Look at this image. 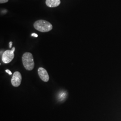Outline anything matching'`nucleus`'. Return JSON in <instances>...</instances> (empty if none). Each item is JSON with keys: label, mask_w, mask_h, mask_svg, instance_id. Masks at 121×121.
<instances>
[{"label": "nucleus", "mask_w": 121, "mask_h": 121, "mask_svg": "<svg viewBox=\"0 0 121 121\" xmlns=\"http://www.w3.org/2000/svg\"><path fill=\"white\" fill-rule=\"evenodd\" d=\"M22 61L24 67L27 70L34 69L35 63L32 54L29 52L24 53L22 56Z\"/></svg>", "instance_id": "1"}, {"label": "nucleus", "mask_w": 121, "mask_h": 121, "mask_svg": "<svg viewBox=\"0 0 121 121\" xmlns=\"http://www.w3.org/2000/svg\"><path fill=\"white\" fill-rule=\"evenodd\" d=\"M33 26L36 30L41 32H48L52 29V24L44 20H39L35 21Z\"/></svg>", "instance_id": "2"}, {"label": "nucleus", "mask_w": 121, "mask_h": 121, "mask_svg": "<svg viewBox=\"0 0 121 121\" xmlns=\"http://www.w3.org/2000/svg\"><path fill=\"white\" fill-rule=\"evenodd\" d=\"M14 57V52L11 50H7L5 51L2 56V61L5 64L9 63L13 60Z\"/></svg>", "instance_id": "3"}, {"label": "nucleus", "mask_w": 121, "mask_h": 121, "mask_svg": "<svg viewBox=\"0 0 121 121\" xmlns=\"http://www.w3.org/2000/svg\"><path fill=\"white\" fill-rule=\"evenodd\" d=\"M22 77L21 73L18 71L15 72L11 79V83L13 86L17 87L21 84Z\"/></svg>", "instance_id": "4"}, {"label": "nucleus", "mask_w": 121, "mask_h": 121, "mask_svg": "<svg viewBox=\"0 0 121 121\" xmlns=\"http://www.w3.org/2000/svg\"><path fill=\"white\" fill-rule=\"evenodd\" d=\"M39 77L43 82H47L49 80V77L47 70L42 67H39L38 69Z\"/></svg>", "instance_id": "5"}, {"label": "nucleus", "mask_w": 121, "mask_h": 121, "mask_svg": "<svg viewBox=\"0 0 121 121\" xmlns=\"http://www.w3.org/2000/svg\"><path fill=\"white\" fill-rule=\"evenodd\" d=\"M46 4L47 6L50 7H56L59 6L60 3V0H46Z\"/></svg>", "instance_id": "6"}, {"label": "nucleus", "mask_w": 121, "mask_h": 121, "mask_svg": "<svg viewBox=\"0 0 121 121\" xmlns=\"http://www.w3.org/2000/svg\"><path fill=\"white\" fill-rule=\"evenodd\" d=\"M9 0H0V3L2 4V3H5L7 2H8Z\"/></svg>", "instance_id": "7"}, {"label": "nucleus", "mask_w": 121, "mask_h": 121, "mask_svg": "<svg viewBox=\"0 0 121 121\" xmlns=\"http://www.w3.org/2000/svg\"><path fill=\"white\" fill-rule=\"evenodd\" d=\"M5 72H6V73H9V75H11V74H12V72H11L10 70H9V69H6V70H5Z\"/></svg>", "instance_id": "8"}, {"label": "nucleus", "mask_w": 121, "mask_h": 121, "mask_svg": "<svg viewBox=\"0 0 121 121\" xmlns=\"http://www.w3.org/2000/svg\"><path fill=\"white\" fill-rule=\"evenodd\" d=\"M31 36H34V37H37L38 36V35L36 34H35V33H32V34H31Z\"/></svg>", "instance_id": "9"}, {"label": "nucleus", "mask_w": 121, "mask_h": 121, "mask_svg": "<svg viewBox=\"0 0 121 121\" xmlns=\"http://www.w3.org/2000/svg\"><path fill=\"white\" fill-rule=\"evenodd\" d=\"M12 44H13V42H11H11H10L9 43V48H12Z\"/></svg>", "instance_id": "10"}, {"label": "nucleus", "mask_w": 121, "mask_h": 121, "mask_svg": "<svg viewBox=\"0 0 121 121\" xmlns=\"http://www.w3.org/2000/svg\"><path fill=\"white\" fill-rule=\"evenodd\" d=\"M15 47H13V48H12V49H11V50H12L13 52H14V51H15Z\"/></svg>", "instance_id": "11"}]
</instances>
